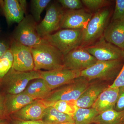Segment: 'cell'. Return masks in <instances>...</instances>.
I'll use <instances>...</instances> for the list:
<instances>
[{"label":"cell","instance_id":"38","mask_svg":"<svg viewBox=\"0 0 124 124\" xmlns=\"http://www.w3.org/2000/svg\"><path fill=\"white\" fill-rule=\"evenodd\" d=\"M1 85V81H0V86Z\"/></svg>","mask_w":124,"mask_h":124},{"label":"cell","instance_id":"15","mask_svg":"<svg viewBox=\"0 0 124 124\" xmlns=\"http://www.w3.org/2000/svg\"><path fill=\"white\" fill-rule=\"evenodd\" d=\"M119 89L108 87L103 91L91 107L99 113L115 109L119 96Z\"/></svg>","mask_w":124,"mask_h":124},{"label":"cell","instance_id":"19","mask_svg":"<svg viewBox=\"0 0 124 124\" xmlns=\"http://www.w3.org/2000/svg\"><path fill=\"white\" fill-rule=\"evenodd\" d=\"M35 100L23 93L17 94H6L5 95V104L7 116L9 117L10 116Z\"/></svg>","mask_w":124,"mask_h":124},{"label":"cell","instance_id":"35","mask_svg":"<svg viewBox=\"0 0 124 124\" xmlns=\"http://www.w3.org/2000/svg\"><path fill=\"white\" fill-rule=\"evenodd\" d=\"M20 5L22 8L23 11L26 13V10L27 6V2L26 0H19Z\"/></svg>","mask_w":124,"mask_h":124},{"label":"cell","instance_id":"20","mask_svg":"<svg viewBox=\"0 0 124 124\" xmlns=\"http://www.w3.org/2000/svg\"><path fill=\"white\" fill-rule=\"evenodd\" d=\"M52 91L46 82L40 78L30 82L23 93L35 100H42L46 98Z\"/></svg>","mask_w":124,"mask_h":124},{"label":"cell","instance_id":"2","mask_svg":"<svg viewBox=\"0 0 124 124\" xmlns=\"http://www.w3.org/2000/svg\"><path fill=\"white\" fill-rule=\"evenodd\" d=\"M89 81L79 77L69 84L54 90L42 99L47 107L59 101H76L89 86Z\"/></svg>","mask_w":124,"mask_h":124},{"label":"cell","instance_id":"8","mask_svg":"<svg viewBox=\"0 0 124 124\" xmlns=\"http://www.w3.org/2000/svg\"><path fill=\"white\" fill-rule=\"evenodd\" d=\"M85 48L98 61H111L124 59V50L107 42L103 36L94 44Z\"/></svg>","mask_w":124,"mask_h":124},{"label":"cell","instance_id":"32","mask_svg":"<svg viewBox=\"0 0 124 124\" xmlns=\"http://www.w3.org/2000/svg\"><path fill=\"white\" fill-rule=\"evenodd\" d=\"M5 101V95L0 90V119L5 120L9 117L6 111Z\"/></svg>","mask_w":124,"mask_h":124},{"label":"cell","instance_id":"34","mask_svg":"<svg viewBox=\"0 0 124 124\" xmlns=\"http://www.w3.org/2000/svg\"><path fill=\"white\" fill-rule=\"evenodd\" d=\"M10 47L6 43L2 41H0V58L4 55Z\"/></svg>","mask_w":124,"mask_h":124},{"label":"cell","instance_id":"40","mask_svg":"<svg viewBox=\"0 0 124 124\" xmlns=\"http://www.w3.org/2000/svg\"></svg>","mask_w":124,"mask_h":124},{"label":"cell","instance_id":"39","mask_svg":"<svg viewBox=\"0 0 124 124\" xmlns=\"http://www.w3.org/2000/svg\"></svg>","mask_w":124,"mask_h":124},{"label":"cell","instance_id":"10","mask_svg":"<svg viewBox=\"0 0 124 124\" xmlns=\"http://www.w3.org/2000/svg\"><path fill=\"white\" fill-rule=\"evenodd\" d=\"M97 61L85 48L80 46L64 55L63 63L64 68L81 71L95 64Z\"/></svg>","mask_w":124,"mask_h":124},{"label":"cell","instance_id":"30","mask_svg":"<svg viewBox=\"0 0 124 124\" xmlns=\"http://www.w3.org/2000/svg\"><path fill=\"white\" fill-rule=\"evenodd\" d=\"M109 86L111 88H116L124 87V62L119 73L116 78L113 84Z\"/></svg>","mask_w":124,"mask_h":124},{"label":"cell","instance_id":"21","mask_svg":"<svg viewBox=\"0 0 124 124\" xmlns=\"http://www.w3.org/2000/svg\"><path fill=\"white\" fill-rule=\"evenodd\" d=\"M41 120L44 124H58L66 122L74 123L72 117L60 112L53 106L46 108Z\"/></svg>","mask_w":124,"mask_h":124},{"label":"cell","instance_id":"16","mask_svg":"<svg viewBox=\"0 0 124 124\" xmlns=\"http://www.w3.org/2000/svg\"><path fill=\"white\" fill-rule=\"evenodd\" d=\"M108 86L101 82H95L89 85L76 101L77 106L82 108L91 107L100 94Z\"/></svg>","mask_w":124,"mask_h":124},{"label":"cell","instance_id":"22","mask_svg":"<svg viewBox=\"0 0 124 124\" xmlns=\"http://www.w3.org/2000/svg\"><path fill=\"white\" fill-rule=\"evenodd\" d=\"M93 123L98 124H124V111H117L115 109L99 113Z\"/></svg>","mask_w":124,"mask_h":124},{"label":"cell","instance_id":"14","mask_svg":"<svg viewBox=\"0 0 124 124\" xmlns=\"http://www.w3.org/2000/svg\"><path fill=\"white\" fill-rule=\"evenodd\" d=\"M47 107L42 100H36L10 116L12 119L24 121L41 120Z\"/></svg>","mask_w":124,"mask_h":124},{"label":"cell","instance_id":"7","mask_svg":"<svg viewBox=\"0 0 124 124\" xmlns=\"http://www.w3.org/2000/svg\"><path fill=\"white\" fill-rule=\"evenodd\" d=\"M110 11L105 8L98 10L83 29L82 45H91L103 35L108 23Z\"/></svg>","mask_w":124,"mask_h":124},{"label":"cell","instance_id":"37","mask_svg":"<svg viewBox=\"0 0 124 124\" xmlns=\"http://www.w3.org/2000/svg\"><path fill=\"white\" fill-rule=\"evenodd\" d=\"M75 124L74 123H72V122H63V123H61V124Z\"/></svg>","mask_w":124,"mask_h":124},{"label":"cell","instance_id":"25","mask_svg":"<svg viewBox=\"0 0 124 124\" xmlns=\"http://www.w3.org/2000/svg\"><path fill=\"white\" fill-rule=\"evenodd\" d=\"M59 111L72 117L78 107L76 101H59L54 103L52 106Z\"/></svg>","mask_w":124,"mask_h":124},{"label":"cell","instance_id":"3","mask_svg":"<svg viewBox=\"0 0 124 124\" xmlns=\"http://www.w3.org/2000/svg\"><path fill=\"white\" fill-rule=\"evenodd\" d=\"M82 29H63L43 38L66 55L82 43Z\"/></svg>","mask_w":124,"mask_h":124},{"label":"cell","instance_id":"26","mask_svg":"<svg viewBox=\"0 0 124 124\" xmlns=\"http://www.w3.org/2000/svg\"><path fill=\"white\" fill-rule=\"evenodd\" d=\"M50 0H32L31 8L32 16L37 23L40 20L41 15L43 10L51 2Z\"/></svg>","mask_w":124,"mask_h":124},{"label":"cell","instance_id":"17","mask_svg":"<svg viewBox=\"0 0 124 124\" xmlns=\"http://www.w3.org/2000/svg\"><path fill=\"white\" fill-rule=\"evenodd\" d=\"M103 36L107 42L124 50V21L112 20L106 27Z\"/></svg>","mask_w":124,"mask_h":124},{"label":"cell","instance_id":"5","mask_svg":"<svg viewBox=\"0 0 124 124\" xmlns=\"http://www.w3.org/2000/svg\"><path fill=\"white\" fill-rule=\"evenodd\" d=\"M122 60L98 61L95 64L81 71L80 77L89 81L94 79L107 80L117 77L123 66Z\"/></svg>","mask_w":124,"mask_h":124},{"label":"cell","instance_id":"11","mask_svg":"<svg viewBox=\"0 0 124 124\" xmlns=\"http://www.w3.org/2000/svg\"><path fill=\"white\" fill-rule=\"evenodd\" d=\"M10 49L13 57V69L21 72L34 70V61L30 47L21 44L13 39Z\"/></svg>","mask_w":124,"mask_h":124},{"label":"cell","instance_id":"24","mask_svg":"<svg viewBox=\"0 0 124 124\" xmlns=\"http://www.w3.org/2000/svg\"><path fill=\"white\" fill-rule=\"evenodd\" d=\"M13 63V57L9 48L0 58V81L12 68Z\"/></svg>","mask_w":124,"mask_h":124},{"label":"cell","instance_id":"27","mask_svg":"<svg viewBox=\"0 0 124 124\" xmlns=\"http://www.w3.org/2000/svg\"><path fill=\"white\" fill-rule=\"evenodd\" d=\"M82 4L92 11H98L110 4V1L107 0H82Z\"/></svg>","mask_w":124,"mask_h":124},{"label":"cell","instance_id":"13","mask_svg":"<svg viewBox=\"0 0 124 124\" xmlns=\"http://www.w3.org/2000/svg\"><path fill=\"white\" fill-rule=\"evenodd\" d=\"M92 14L84 9L64 10L60 22V28L64 29H84L92 17Z\"/></svg>","mask_w":124,"mask_h":124},{"label":"cell","instance_id":"4","mask_svg":"<svg viewBox=\"0 0 124 124\" xmlns=\"http://www.w3.org/2000/svg\"><path fill=\"white\" fill-rule=\"evenodd\" d=\"M39 78V71L21 72L12 68L0 81L1 85L6 94H17L23 93L31 81Z\"/></svg>","mask_w":124,"mask_h":124},{"label":"cell","instance_id":"9","mask_svg":"<svg viewBox=\"0 0 124 124\" xmlns=\"http://www.w3.org/2000/svg\"><path fill=\"white\" fill-rule=\"evenodd\" d=\"M48 6L44 18L37 25V30L42 38L52 34L60 28V22L63 9L60 4L53 2Z\"/></svg>","mask_w":124,"mask_h":124},{"label":"cell","instance_id":"18","mask_svg":"<svg viewBox=\"0 0 124 124\" xmlns=\"http://www.w3.org/2000/svg\"><path fill=\"white\" fill-rule=\"evenodd\" d=\"M0 7L2 8L8 26L13 23H19L24 18L25 12L19 0H0Z\"/></svg>","mask_w":124,"mask_h":124},{"label":"cell","instance_id":"29","mask_svg":"<svg viewBox=\"0 0 124 124\" xmlns=\"http://www.w3.org/2000/svg\"><path fill=\"white\" fill-rule=\"evenodd\" d=\"M124 21V0H116L112 20Z\"/></svg>","mask_w":124,"mask_h":124},{"label":"cell","instance_id":"1","mask_svg":"<svg viewBox=\"0 0 124 124\" xmlns=\"http://www.w3.org/2000/svg\"><path fill=\"white\" fill-rule=\"evenodd\" d=\"M31 48L34 61V70L44 69L51 71L64 68V55L58 49L44 39L42 43Z\"/></svg>","mask_w":124,"mask_h":124},{"label":"cell","instance_id":"12","mask_svg":"<svg viewBox=\"0 0 124 124\" xmlns=\"http://www.w3.org/2000/svg\"><path fill=\"white\" fill-rule=\"evenodd\" d=\"M39 72L41 78L44 80L52 90L72 82L80 77L81 72L64 68Z\"/></svg>","mask_w":124,"mask_h":124},{"label":"cell","instance_id":"23","mask_svg":"<svg viewBox=\"0 0 124 124\" xmlns=\"http://www.w3.org/2000/svg\"><path fill=\"white\" fill-rule=\"evenodd\" d=\"M99 114L94 108H78L72 116L75 124H90Z\"/></svg>","mask_w":124,"mask_h":124},{"label":"cell","instance_id":"6","mask_svg":"<svg viewBox=\"0 0 124 124\" xmlns=\"http://www.w3.org/2000/svg\"><path fill=\"white\" fill-rule=\"evenodd\" d=\"M37 24L32 16H26L18 23L14 32L13 39L30 48L40 44L43 42L44 39L38 34Z\"/></svg>","mask_w":124,"mask_h":124},{"label":"cell","instance_id":"36","mask_svg":"<svg viewBox=\"0 0 124 124\" xmlns=\"http://www.w3.org/2000/svg\"><path fill=\"white\" fill-rule=\"evenodd\" d=\"M0 124H8V123L4 119H0Z\"/></svg>","mask_w":124,"mask_h":124},{"label":"cell","instance_id":"31","mask_svg":"<svg viewBox=\"0 0 124 124\" xmlns=\"http://www.w3.org/2000/svg\"><path fill=\"white\" fill-rule=\"evenodd\" d=\"M119 89V96L114 109L117 111H124V87Z\"/></svg>","mask_w":124,"mask_h":124},{"label":"cell","instance_id":"33","mask_svg":"<svg viewBox=\"0 0 124 124\" xmlns=\"http://www.w3.org/2000/svg\"><path fill=\"white\" fill-rule=\"evenodd\" d=\"M8 123V124H44L41 120L31 121L22 120L15 119H12Z\"/></svg>","mask_w":124,"mask_h":124},{"label":"cell","instance_id":"28","mask_svg":"<svg viewBox=\"0 0 124 124\" xmlns=\"http://www.w3.org/2000/svg\"><path fill=\"white\" fill-rule=\"evenodd\" d=\"M57 2L63 8L70 10L83 8V4L80 0H59Z\"/></svg>","mask_w":124,"mask_h":124}]
</instances>
